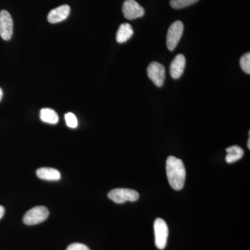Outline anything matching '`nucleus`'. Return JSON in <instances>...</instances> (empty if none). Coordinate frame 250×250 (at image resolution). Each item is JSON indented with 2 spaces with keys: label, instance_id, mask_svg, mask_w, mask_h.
Segmentation results:
<instances>
[{
  "label": "nucleus",
  "instance_id": "1",
  "mask_svg": "<svg viewBox=\"0 0 250 250\" xmlns=\"http://www.w3.org/2000/svg\"><path fill=\"white\" fill-rule=\"evenodd\" d=\"M166 174L172 188L176 190L183 188L187 176L183 161L175 156H169L166 161Z\"/></svg>",
  "mask_w": 250,
  "mask_h": 250
},
{
  "label": "nucleus",
  "instance_id": "2",
  "mask_svg": "<svg viewBox=\"0 0 250 250\" xmlns=\"http://www.w3.org/2000/svg\"><path fill=\"white\" fill-rule=\"evenodd\" d=\"M108 197L117 204H123L126 202L137 201L139 193L133 189L115 188L108 192Z\"/></svg>",
  "mask_w": 250,
  "mask_h": 250
},
{
  "label": "nucleus",
  "instance_id": "3",
  "mask_svg": "<svg viewBox=\"0 0 250 250\" xmlns=\"http://www.w3.org/2000/svg\"><path fill=\"white\" fill-rule=\"evenodd\" d=\"M154 230L156 248L159 250L165 249L169 235L167 224L163 219L157 218L154 221Z\"/></svg>",
  "mask_w": 250,
  "mask_h": 250
},
{
  "label": "nucleus",
  "instance_id": "4",
  "mask_svg": "<svg viewBox=\"0 0 250 250\" xmlns=\"http://www.w3.org/2000/svg\"><path fill=\"white\" fill-rule=\"evenodd\" d=\"M49 210L43 206L34 207L28 210L23 218V222L27 225H35L42 223L48 218Z\"/></svg>",
  "mask_w": 250,
  "mask_h": 250
},
{
  "label": "nucleus",
  "instance_id": "5",
  "mask_svg": "<svg viewBox=\"0 0 250 250\" xmlns=\"http://www.w3.org/2000/svg\"><path fill=\"white\" fill-rule=\"evenodd\" d=\"M184 32V24L177 21L172 23L169 27L167 34V47L170 51H173L179 43Z\"/></svg>",
  "mask_w": 250,
  "mask_h": 250
},
{
  "label": "nucleus",
  "instance_id": "6",
  "mask_svg": "<svg viewBox=\"0 0 250 250\" xmlns=\"http://www.w3.org/2000/svg\"><path fill=\"white\" fill-rule=\"evenodd\" d=\"M14 31V22L11 14L6 10L0 12V36L4 41L11 39Z\"/></svg>",
  "mask_w": 250,
  "mask_h": 250
},
{
  "label": "nucleus",
  "instance_id": "7",
  "mask_svg": "<svg viewBox=\"0 0 250 250\" xmlns=\"http://www.w3.org/2000/svg\"><path fill=\"white\" fill-rule=\"evenodd\" d=\"M147 75L157 87H162L166 78V69L162 64L152 62L147 67Z\"/></svg>",
  "mask_w": 250,
  "mask_h": 250
},
{
  "label": "nucleus",
  "instance_id": "8",
  "mask_svg": "<svg viewBox=\"0 0 250 250\" xmlns=\"http://www.w3.org/2000/svg\"><path fill=\"white\" fill-rule=\"evenodd\" d=\"M123 12L126 19L134 20L143 17L145 9L135 0H125L123 5Z\"/></svg>",
  "mask_w": 250,
  "mask_h": 250
},
{
  "label": "nucleus",
  "instance_id": "9",
  "mask_svg": "<svg viewBox=\"0 0 250 250\" xmlns=\"http://www.w3.org/2000/svg\"><path fill=\"white\" fill-rule=\"evenodd\" d=\"M70 7L67 4L62 5L52 9L47 16V21L52 24H56L65 21L70 15Z\"/></svg>",
  "mask_w": 250,
  "mask_h": 250
},
{
  "label": "nucleus",
  "instance_id": "10",
  "mask_svg": "<svg viewBox=\"0 0 250 250\" xmlns=\"http://www.w3.org/2000/svg\"><path fill=\"white\" fill-rule=\"evenodd\" d=\"M185 67V57L182 54H177L170 64V72L171 77L173 79H175V80L180 78L182 75H183Z\"/></svg>",
  "mask_w": 250,
  "mask_h": 250
},
{
  "label": "nucleus",
  "instance_id": "11",
  "mask_svg": "<svg viewBox=\"0 0 250 250\" xmlns=\"http://www.w3.org/2000/svg\"><path fill=\"white\" fill-rule=\"evenodd\" d=\"M38 177L46 181L60 180L61 173L59 171L52 167H41L36 171Z\"/></svg>",
  "mask_w": 250,
  "mask_h": 250
},
{
  "label": "nucleus",
  "instance_id": "12",
  "mask_svg": "<svg viewBox=\"0 0 250 250\" xmlns=\"http://www.w3.org/2000/svg\"><path fill=\"white\" fill-rule=\"evenodd\" d=\"M134 34V30L131 24L128 23H124L120 26L116 34V41L119 43H124L131 39Z\"/></svg>",
  "mask_w": 250,
  "mask_h": 250
},
{
  "label": "nucleus",
  "instance_id": "13",
  "mask_svg": "<svg viewBox=\"0 0 250 250\" xmlns=\"http://www.w3.org/2000/svg\"><path fill=\"white\" fill-rule=\"evenodd\" d=\"M227 156L225 158L227 163L232 164L236 162L243 158L244 151L241 147L238 146H233L231 147L227 148Z\"/></svg>",
  "mask_w": 250,
  "mask_h": 250
},
{
  "label": "nucleus",
  "instance_id": "14",
  "mask_svg": "<svg viewBox=\"0 0 250 250\" xmlns=\"http://www.w3.org/2000/svg\"><path fill=\"white\" fill-rule=\"evenodd\" d=\"M41 121L49 124L55 125L59 122V116L52 108H42L40 113Z\"/></svg>",
  "mask_w": 250,
  "mask_h": 250
},
{
  "label": "nucleus",
  "instance_id": "15",
  "mask_svg": "<svg viewBox=\"0 0 250 250\" xmlns=\"http://www.w3.org/2000/svg\"><path fill=\"white\" fill-rule=\"evenodd\" d=\"M199 0H170L171 7L174 9H181L195 4Z\"/></svg>",
  "mask_w": 250,
  "mask_h": 250
},
{
  "label": "nucleus",
  "instance_id": "16",
  "mask_svg": "<svg viewBox=\"0 0 250 250\" xmlns=\"http://www.w3.org/2000/svg\"><path fill=\"white\" fill-rule=\"evenodd\" d=\"M240 65L242 70L246 73L250 75V53H246L243 56L240 61Z\"/></svg>",
  "mask_w": 250,
  "mask_h": 250
},
{
  "label": "nucleus",
  "instance_id": "17",
  "mask_svg": "<svg viewBox=\"0 0 250 250\" xmlns=\"http://www.w3.org/2000/svg\"><path fill=\"white\" fill-rule=\"evenodd\" d=\"M65 123L70 128H76L78 126V121L76 116L72 113H67L65 115Z\"/></svg>",
  "mask_w": 250,
  "mask_h": 250
},
{
  "label": "nucleus",
  "instance_id": "18",
  "mask_svg": "<svg viewBox=\"0 0 250 250\" xmlns=\"http://www.w3.org/2000/svg\"><path fill=\"white\" fill-rule=\"evenodd\" d=\"M66 250H90L85 245L82 244V243H72L67 247Z\"/></svg>",
  "mask_w": 250,
  "mask_h": 250
},
{
  "label": "nucleus",
  "instance_id": "19",
  "mask_svg": "<svg viewBox=\"0 0 250 250\" xmlns=\"http://www.w3.org/2000/svg\"><path fill=\"white\" fill-rule=\"evenodd\" d=\"M4 212L5 210L4 207H3L2 206H0V220L4 216Z\"/></svg>",
  "mask_w": 250,
  "mask_h": 250
},
{
  "label": "nucleus",
  "instance_id": "20",
  "mask_svg": "<svg viewBox=\"0 0 250 250\" xmlns=\"http://www.w3.org/2000/svg\"><path fill=\"white\" fill-rule=\"evenodd\" d=\"M3 97V91L2 90H1V88H0V101H1V98H2Z\"/></svg>",
  "mask_w": 250,
  "mask_h": 250
},
{
  "label": "nucleus",
  "instance_id": "21",
  "mask_svg": "<svg viewBox=\"0 0 250 250\" xmlns=\"http://www.w3.org/2000/svg\"><path fill=\"white\" fill-rule=\"evenodd\" d=\"M248 147L250 149V138L249 137V139H248Z\"/></svg>",
  "mask_w": 250,
  "mask_h": 250
}]
</instances>
